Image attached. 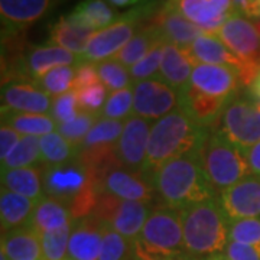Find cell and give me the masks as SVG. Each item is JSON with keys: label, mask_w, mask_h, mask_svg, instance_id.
I'll use <instances>...</instances> for the list:
<instances>
[{"label": "cell", "mask_w": 260, "mask_h": 260, "mask_svg": "<svg viewBox=\"0 0 260 260\" xmlns=\"http://www.w3.org/2000/svg\"><path fill=\"white\" fill-rule=\"evenodd\" d=\"M149 177L155 186L158 204L179 211L218 197L205 177L198 153L171 159Z\"/></svg>", "instance_id": "1"}, {"label": "cell", "mask_w": 260, "mask_h": 260, "mask_svg": "<svg viewBox=\"0 0 260 260\" xmlns=\"http://www.w3.org/2000/svg\"><path fill=\"white\" fill-rule=\"evenodd\" d=\"M210 132L211 129L200 126L181 109L164 116L152 124L143 172L150 175L171 159L198 153Z\"/></svg>", "instance_id": "2"}, {"label": "cell", "mask_w": 260, "mask_h": 260, "mask_svg": "<svg viewBox=\"0 0 260 260\" xmlns=\"http://www.w3.org/2000/svg\"><path fill=\"white\" fill-rule=\"evenodd\" d=\"M185 251L191 257H208L223 253L230 242V220L218 197L181 210Z\"/></svg>", "instance_id": "3"}, {"label": "cell", "mask_w": 260, "mask_h": 260, "mask_svg": "<svg viewBox=\"0 0 260 260\" xmlns=\"http://www.w3.org/2000/svg\"><path fill=\"white\" fill-rule=\"evenodd\" d=\"M198 158L205 177L217 194L251 175L242 150L236 148L215 127L211 129L203 148L200 149Z\"/></svg>", "instance_id": "4"}, {"label": "cell", "mask_w": 260, "mask_h": 260, "mask_svg": "<svg viewBox=\"0 0 260 260\" xmlns=\"http://www.w3.org/2000/svg\"><path fill=\"white\" fill-rule=\"evenodd\" d=\"M159 6L160 5L158 0H153L121 13L119 19L110 26L94 34L84 52L80 55V62L99 64L106 59H112L135 37V34L143 25L145 19L153 18Z\"/></svg>", "instance_id": "5"}, {"label": "cell", "mask_w": 260, "mask_h": 260, "mask_svg": "<svg viewBox=\"0 0 260 260\" xmlns=\"http://www.w3.org/2000/svg\"><path fill=\"white\" fill-rule=\"evenodd\" d=\"M138 242L150 254L184 260L188 257L184 243L182 215L179 210L156 204L142 229Z\"/></svg>", "instance_id": "6"}, {"label": "cell", "mask_w": 260, "mask_h": 260, "mask_svg": "<svg viewBox=\"0 0 260 260\" xmlns=\"http://www.w3.org/2000/svg\"><path fill=\"white\" fill-rule=\"evenodd\" d=\"M215 127L242 152L260 142V102L250 93L234 95Z\"/></svg>", "instance_id": "7"}, {"label": "cell", "mask_w": 260, "mask_h": 260, "mask_svg": "<svg viewBox=\"0 0 260 260\" xmlns=\"http://www.w3.org/2000/svg\"><path fill=\"white\" fill-rule=\"evenodd\" d=\"M227 49L244 64L243 87H250L260 71V32L247 18L233 13L215 34Z\"/></svg>", "instance_id": "8"}, {"label": "cell", "mask_w": 260, "mask_h": 260, "mask_svg": "<svg viewBox=\"0 0 260 260\" xmlns=\"http://www.w3.org/2000/svg\"><path fill=\"white\" fill-rule=\"evenodd\" d=\"M156 204L142 201H124L100 191L91 217L110 225L129 242L139 239L142 229Z\"/></svg>", "instance_id": "9"}, {"label": "cell", "mask_w": 260, "mask_h": 260, "mask_svg": "<svg viewBox=\"0 0 260 260\" xmlns=\"http://www.w3.org/2000/svg\"><path fill=\"white\" fill-rule=\"evenodd\" d=\"M133 114L156 121L179 109V93L159 78L133 85Z\"/></svg>", "instance_id": "10"}, {"label": "cell", "mask_w": 260, "mask_h": 260, "mask_svg": "<svg viewBox=\"0 0 260 260\" xmlns=\"http://www.w3.org/2000/svg\"><path fill=\"white\" fill-rule=\"evenodd\" d=\"M95 186L99 188V191L107 192L124 201H142L156 204L155 198H158L149 175L143 172L130 171L127 168L121 167L120 164L109 169L97 181Z\"/></svg>", "instance_id": "11"}, {"label": "cell", "mask_w": 260, "mask_h": 260, "mask_svg": "<svg viewBox=\"0 0 260 260\" xmlns=\"http://www.w3.org/2000/svg\"><path fill=\"white\" fill-rule=\"evenodd\" d=\"M93 184V177L88 168L78 158L61 165L44 167L45 197L61 200L68 205L77 195Z\"/></svg>", "instance_id": "12"}, {"label": "cell", "mask_w": 260, "mask_h": 260, "mask_svg": "<svg viewBox=\"0 0 260 260\" xmlns=\"http://www.w3.org/2000/svg\"><path fill=\"white\" fill-rule=\"evenodd\" d=\"M64 0H0L2 38L19 37Z\"/></svg>", "instance_id": "13"}, {"label": "cell", "mask_w": 260, "mask_h": 260, "mask_svg": "<svg viewBox=\"0 0 260 260\" xmlns=\"http://www.w3.org/2000/svg\"><path fill=\"white\" fill-rule=\"evenodd\" d=\"M150 130L152 121L139 116L133 114L124 120L123 132L116 143V156L121 167L127 168L130 171L143 172Z\"/></svg>", "instance_id": "14"}, {"label": "cell", "mask_w": 260, "mask_h": 260, "mask_svg": "<svg viewBox=\"0 0 260 260\" xmlns=\"http://www.w3.org/2000/svg\"><path fill=\"white\" fill-rule=\"evenodd\" d=\"M218 203L230 221L260 218V177L249 175L218 194Z\"/></svg>", "instance_id": "15"}, {"label": "cell", "mask_w": 260, "mask_h": 260, "mask_svg": "<svg viewBox=\"0 0 260 260\" xmlns=\"http://www.w3.org/2000/svg\"><path fill=\"white\" fill-rule=\"evenodd\" d=\"M191 85L201 93L220 99H233L243 87L237 70L224 65L201 62L194 64Z\"/></svg>", "instance_id": "16"}, {"label": "cell", "mask_w": 260, "mask_h": 260, "mask_svg": "<svg viewBox=\"0 0 260 260\" xmlns=\"http://www.w3.org/2000/svg\"><path fill=\"white\" fill-rule=\"evenodd\" d=\"M205 34H215L233 15L232 0H168Z\"/></svg>", "instance_id": "17"}, {"label": "cell", "mask_w": 260, "mask_h": 260, "mask_svg": "<svg viewBox=\"0 0 260 260\" xmlns=\"http://www.w3.org/2000/svg\"><path fill=\"white\" fill-rule=\"evenodd\" d=\"M2 107L15 112L51 114L52 100L34 80H16L2 84Z\"/></svg>", "instance_id": "18"}, {"label": "cell", "mask_w": 260, "mask_h": 260, "mask_svg": "<svg viewBox=\"0 0 260 260\" xmlns=\"http://www.w3.org/2000/svg\"><path fill=\"white\" fill-rule=\"evenodd\" d=\"M150 23L158 28L165 42H171L184 51L194 44L197 38L204 34L203 29L189 22L184 15H181L168 0L159 6Z\"/></svg>", "instance_id": "19"}, {"label": "cell", "mask_w": 260, "mask_h": 260, "mask_svg": "<svg viewBox=\"0 0 260 260\" xmlns=\"http://www.w3.org/2000/svg\"><path fill=\"white\" fill-rule=\"evenodd\" d=\"M103 227L99 220L88 215L73 221L65 260H99L103 246Z\"/></svg>", "instance_id": "20"}, {"label": "cell", "mask_w": 260, "mask_h": 260, "mask_svg": "<svg viewBox=\"0 0 260 260\" xmlns=\"http://www.w3.org/2000/svg\"><path fill=\"white\" fill-rule=\"evenodd\" d=\"M230 100L232 99L207 95L191 85L184 93L179 94V109L200 126L213 129L211 126L218 123Z\"/></svg>", "instance_id": "21"}, {"label": "cell", "mask_w": 260, "mask_h": 260, "mask_svg": "<svg viewBox=\"0 0 260 260\" xmlns=\"http://www.w3.org/2000/svg\"><path fill=\"white\" fill-rule=\"evenodd\" d=\"M78 64L80 56L77 54H73L71 51L58 47L49 41L41 45H28L25 49V65L34 81L56 67Z\"/></svg>", "instance_id": "22"}, {"label": "cell", "mask_w": 260, "mask_h": 260, "mask_svg": "<svg viewBox=\"0 0 260 260\" xmlns=\"http://www.w3.org/2000/svg\"><path fill=\"white\" fill-rule=\"evenodd\" d=\"M192 70H194V64L184 49L178 48L171 42L164 44L162 61L159 68V80H162L164 83H167L169 87H172L181 94L191 87Z\"/></svg>", "instance_id": "23"}, {"label": "cell", "mask_w": 260, "mask_h": 260, "mask_svg": "<svg viewBox=\"0 0 260 260\" xmlns=\"http://www.w3.org/2000/svg\"><path fill=\"white\" fill-rule=\"evenodd\" d=\"M185 52L191 58L192 64L201 62V64L232 67L239 71L240 80L244 75V64L233 52H230L223 42L213 34L204 32L201 37L195 39L191 47L185 49Z\"/></svg>", "instance_id": "24"}, {"label": "cell", "mask_w": 260, "mask_h": 260, "mask_svg": "<svg viewBox=\"0 0 260 260\" xmlns=\"http://www.w3.org/2000/svg\"><path fill=\"white\" fill-rule=\"evenodd\" d=\"M2 188L41 201L45 197L44 189V165L16 168L2 171Z\"/></svg>", "instance_id": "25"}, {"label": "cell", "mask_w": 260, "mask_h": 260, "mask_svg": "<svg viewBox=\"0 0 260 260\" xmlns=\"http://www.w3.org/2000/svg\"><path fill=\"white\" fill-rule=\"evenodd\" d=\"M94 34V30L84 26L83 23L67 15L61 16L49 26L48 41L80 56Z\"/></svg>", "instance_id": "26"}, {"label": "cell", "mask_w": 260, "mask_h": 260, "mask_svg": "<svg viewBox=\"0 0 260 260\" xmlns=\"http://www.w3.org/2000/svg\"><path fill=\"white\" fill-rule=\"evenodd\" d=\"M37 201L2 188L0 192V223L2 234L29 225Z\"/></svg>", "instance_id": "27"}, {"label": "cell", "mask_w": 260, "mask_h": 260, "mask_svg": "<svg viewBox=\"0 0 260 260\" xmlns=\"http://www.w3.org/2000/svg\"><path fill=\"white\" fill-rule=\"evenodd\" d=\"M74 221L70 205L52 197H44L38 201L29 225L41 236L44 233L61 229Z\"/></svg>", "instance_id": "28"}, {"label": "cell", "mask_w": 260, "mask_h": 260, "mask_svg": "<svg viewBox=\"0 0 260 260\" xmlns=\"http://www.w3.org/2000/svg\"><path fill=\"white\" fill-rule=\"evenodd\" d=\"M2 249L10 260H42L41 236L30 225L2 234Z\"/></svg>", "instance_id": "29"}, {"label": "cell", "mask_w": 260, "mask_h": 260, "mask_svg": "<svg viewBox=\"0 0 260 260\" xmlns=\"http://www.w3.org/2000/svg\"><path fill=\"white\" fill-rule=\"evenodd\" d=\"M159 42H165V39L160 35L158 28L150 22L146 25L143 23L139 30L135 34V37L132 38L124 45V48H121V51H119L112 59H116L126 68H130L148 55Z\"/></svg>", "instance_id": "30"}, {"label": "cell", "mask_w": 260, "mask_h": 260, "mask_svg": "<svg viewBox=\"0 0 260 260\" xmlns=\"http://www.w3.org/2000/svg\"><path fill=\"white\" fill-rule=\"evenodd\" d=\"M2 124H8L23 136L42 138L48 133L55 132L58 124L51 114L22 113L2 107Z\"/></svg>", "instance_id": "31"}, {"label": "cell", "mask_w": 260, "mask_h": 260, "mask_svg": "<svg viewBox=\"0 0 260 260\" xmlns=\"http://www.w3.org/2000/svg\"><path fill=\"white\" fill-rule=\"evenodd\" d=\"M70 16L94 32H99L114 23L120 15L107 0H83L75 6Z\"/></svg>", "instance_id": "32"}, {"label": "cell", "mask_w": 260, "mask_h": 260, "mask_svg": "<svg viewBox=\"0 0 260 260\" xmlns=\"http://www.w3.org/2000/svg\"><path fill=\"white\" fill-rule=\"evenodd\" d=\"M77 156L78 149L74 148L56 130L41 138V160L44 167L67 164L74 160Z\"/></svg>", "instance_id": "33"}, {"label": "cell", "mask_w": 260, "mask_h": 260, "mask_svg": "<svg viewBox=\"0 0 260 260\" xmlns=\"http://www.w3.org/2000/svg\"><path fill=\"white\" fill-rule=\"evenodd\" d=\"M42 165L41 160V138L38 136H22L16 148L10 152L8 158L2 162V171L16 168Z\"/></svg>", "instance_id": "34"}, {"label": "cell", "mask_w": 260, "mask_h": 260, "mask_svg": "<svg viewBox=\"0 0 260 260\" xmlns=\"http://www.w3.org/2000/svg\"><path fill=\"white\" fill-rule=\"evenodd\" d=\"M75 68H77V65L56 67L54 70L48 71L47 74L41 75L39 78H37L35 84L42 91H45L48 95L58 97L61 94L74 90Z\"/></svg>", "instance_id": "35"}, {"label": "cell", "mask_w": 260, "mask_h": 260, "mask_svg": "<svg viewBox=\"0 0 260 260\" xmlns=\"http://www.w3.org/2000/svg\"><path fill=\"white\" fill-rule=\"evenodd\" d=\"M124 127V121L100 119L95 121L93 127L87 133L80 149L97 148V146H114L120 138ZM78 149V150H80Z\"/></svg>", "instance_id": "36"}, {"label": "cell", "mask_w": 260, "mask_h": 260, "mask_svg": "<svg viewBox=\"0 0 260 260\" xmlns=\"http://www.w3.org/2000/svg\"><path fill=\"white\" fill-rule=\"evenodd\" d=\"M133 116V87L117 90L109 94L107 102L99 113L100 119L124 121Z\"/></svg>", "instance_id": "37"}, {"label": "cell", "mask_w": 260, "mask_h": 260, "mask_svg": "<svg viewBox=\"0 0 260 260\" xmlns=\"http://www.w3.org/2000/svg\"><path fill=\"white\" fill-rule=\"evenodd\" d=\"M133 243L113 230L110 225L103 227V246L99 260H132Z\"/></svg>", "instance_id": "38"}, {"label": "cell", "mask_w": 260, "mask_h": 260, "mask_svg": "<svg viewBox=\"0 0 260 260\" xmlns=\"http://www.w3.org/2000/svg\"><path fill=\"white\" fill-rule=\"evenodd\" d=\"M73 223L41 234L42 260H65L68 251V243L71 236Z\"/></svg>", "instance_id": "39"}, {"label": "cell", "mask_w": 260, "mask_h": 260, "mask_svg": "<svg viewBox=\"0 0 260 260\" xmlns=\"http://www.w3.org/2000/svg\"><path fill=\"white\" fill-rule=\"evenodd\" d=\"M97 120H99L97 114L81 110L75 119L67 121V123L58 124L56 132L59 135H62L74 148L80 149L81 145H83L84 139H85V136H87V133L90 132V129L95 124Z\"/></svg>", "instance_id": "40"}, {"label": "cell", "mask_w": 260, "mask_h": 260, "mask_svg": "<svg viewBox=\"0 0 260 260\" xmlns=\"http://www.w3.org/2000/svg\"><path fill=\"white\" fill-rule=\"evenodd\" d=\"M95 68H97V73L100 77V81L110 93L132 87L129 70L123 64L117 62L116 59L102 61V62L95 64Z\"/></svg>", "instance_id": "41"}, {"label": "cell", "mask_w": 260, "mask_h": 260, "mask_svg": "<svg viewBox=\"0 0 260 260\" xmlns=\"http://www.w3.org/2000/svg\"><path fill=\"white\" fill-rule=\"evenodd\" d=\"M164 44H165V42H159L158 45H155L153 49H152L143 59H140L138 64L130 67L129 74L132 83L135 84L139 83V81H145V80L158 78L159 68H160V61H162Z\"/></svg>", "instance_id": "42"}, {"label": "cell", "mask_w": 260, "mask_h": 260, "mask_svg": "<svg viewBox=\"0 0 260 260\" xmlns=\"http://www.w3.org/2000/svg\"><path fill=\"white\" fill-rule=\"evenodd\" d=\"M230 242L249 244L260 249V218H243L230 221Z\"/></svg>", "instance_id": "43"}, {"label": "cell", "mask_w": 260, "mask_h": 260, "mask_svg": "<svg viewBox=\"0 0 260 260\" xmlns=\"http://www.w3.org/2000/svg\"><path fill=\"white\" fill-rule=\"evenodd\" d=\"M80 112L81 109H80L78 97L74 90L61 94L58 97H52L51 117L56 121V124L73 120L80 114Z\"/></svg>", "instance_id": "44"}, {"label": "cell", "mask_w": 260, "mask_h": 260, "mask_svg": "<svg viewBox=\"0 0 260 260\" xmlns=\"http://www.w3.org/2000/svg\"><path fill=\"white\" fill-rule=\"evenodd\" d=\"M75 93H77V97H78L80 109L83 112L93 113V114H97V116H99V113L102 112V109L107 102V97H109L107 95L109 90L102 83L85 87V88L78 90Z\"/></svg>", "instance_id": "45"}, {"label": "cell", "mask_w": 260, "mask_h": 260, "mask_svg": "<svg viewBox=\"0 0 260 260\" xmlns=\"http://www.w3.org/2000/svg\"><path fill=\"white\" fill-rule=\"evenodd\" d=\"M102 83L97 73L95 64L93 62H80L75 68L74 91L83 90L85 87H90L94 84Z\"/></svg>", "instance_id": "46"}, {"label": "cell", "mask_w": 260, "mask_h": 260, "mask_svg": "<svg viewBox=\"0 0 260 260\" xmlns=\"http://www.w3.org/2000/svg\"><path fill=\"white\" fill-rule=\"evenodd\" d=\"M223 253L229 260H260L259 247L242 243L229 242Z\"/></svg>", "instance_id": "47"}, {"label": "cell", "mask_w": 260, "mask_h": 260, "mask_svg": "<svg viewBox=\"0 0 260 260\" xmlns=\"http://www.w3.org/2000/svg\"><path fill=\"white\" fill-rule=\"evenodd\" d=\"M23 135L12 129L8 124H2L0 127V160L3 162L10 155V152L16 148Z\"/></svg>", "instance_id": "48"}, {"label": "cell", "mask_w": 260, "mask_h": 260, "mask_svg": "<svg viewBox=\"0 0 260 260\" xmlns=\"http://www.w3.org/2000/svg\"><path fill=\"white\" fill-rule=\"evenodd\" d=\"M233 13L243 18H260L259 0H232Z\"/></svg>", "instance_id": "49"}, {"label": "cell", "mask_w": 260, "mask_h": 260, "mask_svg": "<svg viewBox=\"0 0 260 260\" xmlns=\"http://www.w3.org/2000/svg\"><path fill=\"white\" fill-rule=\"evenodd\" d=\"M243 155L246 156V160L249 164L251 175L260 177V142L253 145L251 148L243 152Z\"/></svg>", "instance_id": "50"}, {"label": "cell", "mask_w": 260, "mask_h": 260, "mask_svg": "<svg viewBox=\"0 0 260 260\" xmlns=\"http://www.w3.org/2000/svg\"><path fill=\"white\" fill-rule=\"evenodd\" d=\"M132 260H175V259L160 257V256L150 254V253L145 250V247H143V246L136 240V242L133 243V254H132Z\"/></svg>", "instance_id": "51"}, {"label": "cell", "mask_w": 260, "mask_h": 260, "mask_svg": "<svg viewBox=\"0 0 260 260\" xmlns=\"http://www.w3.org/2000/svg\"><path fill=\"white\" fill-rule=\"evenodd\" d=\"M114 8H127V6H136L140 3H145L146 0H107Z\"/></svg>", "instance_id": "52"}, {"label": "cell", "mask_w": 260, "mask_h": 260, "mask_svg": "<svg viewBox=\"0 0 260 260\" xmlns=\"http://www.w3.org/2000/svg\"><path fill=\"white\" fill-rule=\"evenodd\" d=\"M249 93L257 100L260 102V71L259 74L256 75V78L253 80V83L250 84V87H249Z\"/></svg>", "instance_id": "53"}, {"label": "cell", "mask_w": 260, "mask_h": 260, "mask_svg": "<svg viewBox=\"0 0 260 260\" xmlns=\"http://www.w3.org/2000/svg\"><path fill=\"white\" fill-rule=\"evenodd\" d=\"M204 260H229V259L224 256V253H217V254H213V256L205 257Z\"/></svg>", "instance_id": "54"}, {"label": "cell", "mask_w": 260, "mask_h": 260, "mask_svg": "<svg viewBox=\"0 0 260 260\" xmlns=\"http://www.w3.org/2000/svg\"><path fill=\"white\" fill-rule=\"evenodd\" d=\"M0 260H10L8 257V254H6V251L3 250V249H0Z\"/></svg>", "instance_id": "55"}, {"label": "cell", "mask_w": 260, "mask_h": 260, "mask_svg": "<svg viewBox=\"0 0 260 260\" xmlns=\"http://www.w3.org/2000/svg\"><path fill=\"white\" fill-rule=\"evenodd\" d=\"M184 260H201V259H198V257H191V256H188V257H185Z\"/></svg>", "instance_id": "56"}, {"label": "cell", "mask_w": 260, "mask_h": 260, "mask_svg": "<svg viewBox=\"0 0 260 260\" xmlns=\"http://www.w3.org/2000/svg\"><path fill=\"white\" fill-rule=\"evenodd\" d=\"M256 26H257V29H259V32H260V22L257 23V25H256Z\"/></svg>", "instance_id": "57"}, {"label": "cell", "mask_w": 260, "mask_h": 260, "mask_svg": "<svg viewBox=\"0 0 260 260\" xmlns=\"http://www.w3.org/2000/svg\"><path fill=\"white\" fill-rule=\"evenodd\" d=\"M259 8H260V0H259Z\"/></svg>", "instance_id": "58"}]
</instances>
